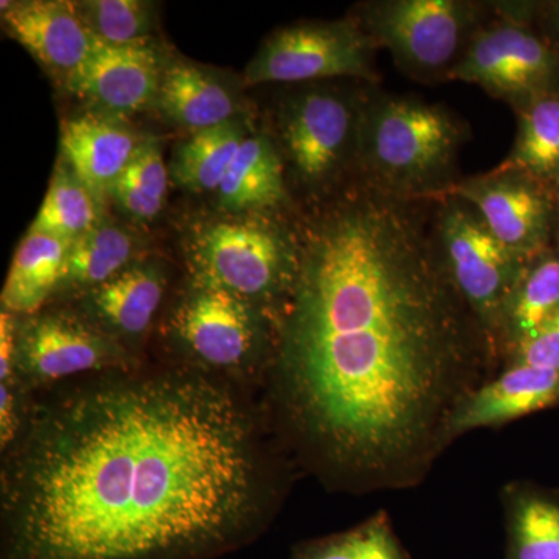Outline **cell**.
Wrapping results in <instances>:
<instances>
[{"label": "cell", "mask_w": 559, "mask_h": 559, "mask_svg": "<svg viewBox=\"0 0 559 559\" xmlns=\"http://www.w3.org/2000/svg\"><path fill=\"white\" fill-rule=\"evenodd\" d=\"M275 320L272 421L305 468L353 495L418 487L455 411L499 371L433 237L430 200L355 178L296 216Z\"/></svg>", "instance_id": "cell-1"}, {"label": "cell", "mask_w": 559, "mask_h": 559, "mask_svg": "<svg viewBox=\"0 0 559 559\" xmlns=\"http://www.w3.org/2000/svg\"><path fill=\"white\" fill-rule=\"evenodd\" d=\"M3 451L2 559H215L278 503L240 385L186 366L43 390Z\"/></svg>", "instance_id": "cell-2"}, {"label": "cell", "mask_w": 559, "mask_h": 559, "mask_svg": "<svg viewBox=\"0 0 559 559\" xmlns=\"http://www.w3.org/2000/svg\"><path fill=\"white\" fill-rule=\"evenodd\" d=\"M469 134L447 106L370 84L356 178L403 200H433L462 179L459 157Z\"/></svg>", "instance_id": "cell-3"}, {"label": "cell", "mask_w": 559, "mask_h": 559, "mask_svg": "<svg viewBox=\"0 0 559 559\" xmlns=\"http://www.w3.org/2000/svg\"><path fill=\"white\" fill-rule=\"evenodd\" d=\"M369 83L296 84L280 97L270 132L299 209L329 200L358 176Z\"/></svg>", "instance_id": "cell-4"}, {"label": "cell", "mask_w": 559, "mask_h": 559, "mask_svg": "<svg viewBox=\"0 0 559 559\" xmlns=\"http://www.w3.org/2000/svg\"><path fill=\"white\" fill-rule=\"evenodd\" d=\"M297 213L230 215L193 227L186 241L190 278L229 290L277 320L299 263Z\"/></svg>", "instance_id": "cell-5"}, {"label": "cell", "mask_w": 559, "mask_h": 559, "mask_svg": "<svg viewBox=\"0 0 559 559\" xmlns=\"http://www.w3.org/2000/svg\"><path fill=\"white\" fill-rule=\"evenodd\" d=\"M165 336L180 366L240 385L266 373L275 340V320L229 290L194 282L173 305Z\"/></svg>", "instance_id": "cell-6"}, {"label": "cell", "mask_w": 559, "mask_h": 559, "mask_svg": "<svg viewBox=\"0 0 559 559\" xmlns=\"http://www.w3.org/2000/svg\"><path fill=\"white\" fill-rule=\"evenodd\" d=\"M349 16L388 50L401 72L418 83L450 81L495 2L479 0H370Z\"/></svg>", "instance_id": "cell-7"}, {"label": "cell", "mask_w": 559, "mask_h": 559, "mask_svg": "<svg viewBox=\"0 0 559 559\" xmlns=\"http://www.w3.org/2000/svg\"><path fill=\"white\" fill-rule=\"evenodd\" d=\"M450 81L479 86L518 110L559 92V49L528 21L522 2H495V16L471 39Z\"/></svg>", "instance_id": "cell-8"}, {"label": "cell", "mask_w": 559, "mask_h": 559, "mask_svg": "<svg viewBox=\"0 0 559 559\" xmlns=\"http://www.w3.org/2000/svg\"><path fill=\"white\" fill-rule=\"evenodd\" d=\"M430 210L441 260L495 347L500 312L528 259L503 246L477 210L459 197L433 198Z\"/></svg>", "instance_id": "cell-9"}, {"label": "cell", "mask_w": 559, "mask_h": 559, "mask_svg": "<svg viewBox=\"0 0 559 559\" xmlns=\"http://www.w3.org/2000/svg\"><path fill=\"white\" fill-rule=\"evenodd\" d=\"M377 44L352 16L300 22L272 33L246 68L245 83L310 84L360 81L380 84Z\"/></svg>", "instance_id": "cell-10"}, {"label": "cell", "mask_w": 559, "mask_h": 559, "mask_svg": "<svg viewBox=\"0 0 559 559\" xmlns=\"http://www.w3.org/2000/svg\"><path fill=\"white\" fill-rule=\"evenodd\" d=\"M132 349L81 312L39 311L20 320L16 374L28 393L90 374L138 369Z\"/></svg>", "instance_id": "cell-11"}, {"label": "cell", "mask_w": 559, "mask_h": 559, "mask_svg": "<svg viewBox=\"0 0 559 559\" xmlns=\"http://www.w3.org/2000/svg\"><path fill=\"white\" fill-rule=\"evenodd\" d=\"M444 194L468 202L503 246L530 257L557 245V190L528 173L502 165L462 178Z\"/></svg>", "instance_id": "cell-12"}, {"label": "cell", "mask_w": 559, "mask_h": 559, "mask_svg": "<svg viewBox=\"0 0 559 559\" xmlns=\"http://www.w3.org/2000/svg\"><path fill=\"white\" fill-rule=\"evenodd\" d=\"M164 66L153 40L110 46L95 39L90 58L66 87L90 112L119 120L156 105Z\"/></svg>", "instance_id": "cell-13"}, {"label": "cell", "mask_w": 559, "mask_h": 559, "mask_svg": "<svg viewBox=\"0 0 559 559\" xmlns=\"http://www.w3.org/2000/svg\"><path fill=\"white\" fill-rule=\"evenodd\" d=\"M2 22L50 75L68 83L90 58L95 36L81 17L75 2L24 0L2 3Z\"/></svg>", "instance_id": "cell-14"}, {"label": "cell", "mask_w": 559, "mask_h": 559, "mask_svg": "<svg viewBox=\"0 0 559 559\" xmlns=\"http://www.w3.org/2000/svg\"><path fill=\"white\" fill-rule=\"evenodd\" d=\"M558 404L559 371L502 367L460 404L450 423L451 443L473 430L500 428Z\"/></svg>", "instance_id": "cell-15"}, {"label": "cell", "mask_w": 559, "mask_h": 559, "mask_svg": "<svg viewBox=\"0 0 559 559\" xmlns=\"http://www.w3.org/2000/svg\"><path fill=\"white\" fill-rule=\"evenodd\" d=\"M167 275L156 261H135L81 296V314L132 349L148 333L164 301Z\"/></svg>", "instance_id": "cell-16"}, {"label": "cell", "mask_w": 559, "mask_h": 559, "mask_svg": "<svg viewBox=\"0 0 559 559\" xmlns=\"http://www.w3.org/2000/svg\"><path fill=\"white\" fill-rule=\"evenodd\" d=\"M142 143L120 120L94 112L61 123L62 162L102 204Z\"/></svg>", "instance_id": "cell-17"}, {"label": "cell", "mask_w": 559, "mask_h": 559, "mask_svg": "<svg viewBox=\"0 0 559 559\" xmlns=\"http://www.w3.org/2000/svg\"><path fill=\"white\" fill-rule=\"evenodd\" d=\"M219 207L230 215H296L285 165L270 132L245 139L216 190Z\"/></svg>", "instance_id": "cell-18"}, {"label": "cell", "mask_w": 559, "mask_h": 559, "mask_svg": "<svg viewBox=\"0 0 559 559\" xmlns=\"http://www.w3.org/2000/svg\"><path fill=\"white\" fill-rule=\"evenodd\" d=\"M558 308L559 248L555 245L525 261L503 305L495 340L499 366L532 340Z\"/></svg>", "instance_id": "cell-19"}, {"label": "cell", "mask_w": 559, "mask_h": 559, "mask_svg": "<svg viewBox=\"0 0 559 559\" xmlns=\"http://www.w3.org/2000/svg\"><path fill=\"white\" fill-rule=\"evenodd\" d=\"M154 106L171 123L197 132L234 120L238 100L212 70L176 60L165 62Z\"/></svg>", "instance_id": "cell-20"}, {"label": "cell", "mask_w": 559, "mask_h": 559, "mask_svg": "<svg viewBox=\"0 0 559 559\" xmlns=\"http://www.w3.org/2000/svg\"><path fill=\"white\" fill-rule=\"evenodd\" d=\"M73 241L31 231L14 253L2 289V311L28 318L57 296Z\"/></svg>", "instance_id": "cell-21"}, {"label": "cell", "mask_w": 559, "mask_h": 559, "mask_svg": "<svg viewBox=\"0 0 559 559\" xmlns=\"http://www.w3.org/2000/svg\"><path fill=\"white\" fill-rule=\"evenodd\" d=\"M509 559H559V499L528 484L502 492Z\"/></svg>", "instance_id": "cell-22"}, {"label": "cell", "mask_w": 559, "mask_h": 559, "mask_svg": "<svg viewBox=\"0 0 559 559\" xmlns=\"http://www.w3.org/2000/svg\"><path fill=\"white\" fill-rule=\"evenodd\" d=\"M139 241L130 230L100 223L73 241L58 294L83 296L135 263Z\"/></svg>", "instance_id": "cell-23"}, {"label": "cell", "mask_w": 559, "mask_h": 559, "mask_svg": "<svg viewBox=\"0 0 559 559\" xmlns=\"http://www.w3.org/2000/svg\"><path fill=\"white\" fill-rule=\"evenodd\" d=\"M516 139L499 165L516 168L559 189V92L514 110Z\"/></svg>", "instance_id": "cell-24"}, {"label": "cell", "mask_w": 559, "mask_h": 559, "mask_svg": "<svg viewBox=\"0 0 559 559\" xmlns=\"http://www.w3.org/2000/svg\"><path fill=\"white\" fill-rule=\"evenodd\" d=\"M248 135L237 120L191 132L190 138L176 150L173 179L183 189L197 193H216Z\"/></svg>", "instance_id": "cell-25"}, {"label": "cell", "mask_w": 559, "mask_h": 559, "mask_svg": "<svg viewBox=\"0 0 559 559\" xmlns=\"http://www.w3.org/2000/svg\"><path fill=\"white\" fill-rule=\"evenodd\" d=\"M102 205L61 160L31 231L76 240L102 223Z\"/></svg>", "instance_id": "cell-26"}, {"label": "cell", "mask_w": 559, "mask_h": 559, "mask_svg": "<svg viewBox=\"0 0 559 559\" xmlns=\"http://www.w3.org/2000/svg\"><path fill=\"white\" fill-rule=\"evenodd\" d=\"M293 559H407L385 511L347 532L297 547Z\"/></svg>", "instance_id": "cell-27"}, {"label": "cell", "mask_w": 559, "mask_h": 559, "mask_svg": "<svg viewBox=\"0 0 559 559\" xmlns=\"http://www.w3.org/2000/svg\"><path fill=\"white\" fill-rule=\"evenodd\" d=\"M95 39L110 46L150 43L154 5L142 0H87L75 2Z\"/></svg>", "instance_id": "cell-28"}, {"label": "cell", "mask_w": 559, "mask_h": 559, "mask_svg": "<svg viewBox=\"0 0 559 559\" xmlns=\"http://www.w3.org/2000/svg\"><path fill=\"white\" fill-rule=\"evenodd\" d=\"M119 180L145 194L150 200L165 204L168 191V168L162 156L159 143L156 140L143 142Z\"/></svg>", "instance_id": "cell-29"}, {"label": "cell", "mask_w": 559, "mask_h": 559, "mask_svg": "<svg viewBox=\"0 0 559 559\" xmlns=\"http://www.w3.org/2000/svg\"><path fill=\"white\" fill-rule=\"evenodd\" d=\"M507 366H530L559 371V308L502 367Z\"/></svg>", "instance_id": "cell-30"}, {"label": "cell", "mask_w": 559, "mask_h": 559, "mask_svg": "<svg viewBox=\"0 0 559 559\" xmlns=\"http://www.w3.org/2000/svg\"><path fill=\"white\" fill-rule=\"evenodd\" d=\"M525 16L559 49V0L522 2Z\"/></svg>", "instance_id": "cell-31"}, {"label": "cell", "mask_w": 559, "mask_h": 559, "mask_svg": "<svg viewBox=\"0 0 559 559\" xmlns=\"http://www.w3.org/2000/svg\"><path fill=\"white\" fill-rule=\"evenodd\" d=\"M557 205H558L557 246L559 248V189L557 190Z\"/></svg>", "instance_id": "cell-32"}]
</instances>
